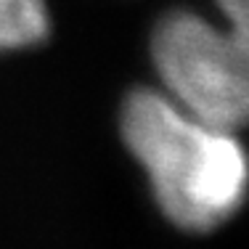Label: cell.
<instances>
[{
  "label": "cell",
  "instance_id": "obj_1",
  "mask_svg": "<svg viewBox=\"0 0 249 249\" xmlns=\"http://www.w3.org/2000/svg\"><path fill=\"white\" fill-rule=\"evenodd\" d=\"M120 130L149 175L157 204L178 228L204 233L244 207L249 157L233 130L199 120L149 88L124 98Z\"/></svg>",
  "mask_w": 249,
  "mask_h": 249
},
{
  "label": "cell",
  "instance_id": "obj_2",
  "mask_svg": "<svg viewBox=\"0 0 249 249\" xmlns=\"http://www.w3.org/2000/svg\"><path fill=\"white\" fill-rule=\"evenodd\" d=\"M151 58L167 96L225 130L249 124V61L223 27L186 8L157 21Z\"/></svg>",
  "mask_w": 249,
  "mask_h": 249
},
{
  "label": "cell",
  "instance_id": "obj_3",
  "mask_svg": "<svg viewBox=\"0 0 249 249\" xmlns=\"http://www.w3.org/2000/svg\"><path fill=\"white\" fill-rule=\"evenodd\" d=\"M51 32L45 0H0V53L40 45Z\"/></svg>",
  "mask_w": 249,
  "mask_h": 249
},
{
  "label": "cell",
  "instance_id": "obj_4",
  "mask_svg": "<svg viewBox=\"0 0 249 249\" xmlns=\"http://www.w3.org/2000/svg\"><path fill=\"white\" fill-rule=\"evenodd\" d=\"M215 3L228 21V27L223 29L249 61V0H215Z\"/></svg>",
  "mask_w": 249,
  "mask_h": 249
}]
</instances>
